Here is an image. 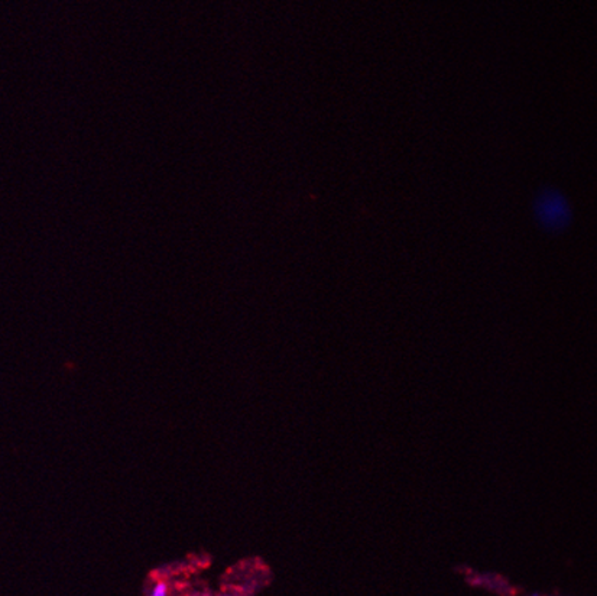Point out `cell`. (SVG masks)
I'll list each match as a JSON object with an SVG mask.
<instances>
[{"label":"cell","mask_w":597,"mask_h":596,"mask_svg":"<svg viewBox=\"0 0 597 596\" xmlns=\"http://www.w3.org/2000/svg\"><path fill=\"white\" fill-rule=\"evenodd\" d=\"M534 214L537 221L548 232L564 231L573 217L567 197L554 189H547L535 197Z\"/></svg>","instance_id":"6da1fadb"},{"label":"cell","mask_w":597,"mask_h":596,"mask_svg":"<svg viewBox=\"0 0 597 596\" xmlns=\"http://www.w3.org/2000/svg\"><path fill=\"white\" fill-rule=\"evenodd\" d=\"M169 590H171V587H169L168 582L161 580V582H157L151 587V590H149L147 596H169Z\"/></svg>","instance_id":"7a4b0ae2"},{"label":"cell","mask_w":597,"mask_h":596,"mask_svg":"<svg viewBox=\"0 0 597 596\" xmlns=\"http://www.w3.org/2000/svg\"><path fill=\"white\" fill-rule=\"evenodd\" d=\"M220 596H238V595H235V593H223Z\"/></svg>","instance_id":"3957f363"}]
</instances>
